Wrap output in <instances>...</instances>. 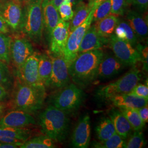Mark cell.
Listing matches in <instances>:
<instances>
[{
    "mask_svg": "<svg viewBox=\"0 0 148 148\" xmlns=\"http://www.w3.org/2000/svg\"><path fill=\"white\" fill-rule=\"evenodd\" d=\"M111 0H106L96 7L93 14V21H98L111 13Z\"/></svg>",
    "mask_w": 148,
    "mask_h": 148,
    "instance_id": "1f68e13d",
    "label": "cell"
},
{
    "mask_svg": "<svg viewBox=\"0 0 148 148\" xmlns=\"http://www.w3.org/2000/svg\"><path fill=\"white\" fill-rule=\"evenodd\" d=\"M129 93L148 99V85L138 84Z\"/></svg>",
    "mask_w": 148,
    "mask_h": 148,
    "instance_id": "8d00e7d4",
    "label": "cell"
},
{
    "mask_svg": "<svg viewBox=\"0 0 148 148\" xmlns=\"http://www.w3.org/2000/svg\"><path fill=\"white\" fill-rule=\"evenodd\" d=\"M90 120L88 115L79 119L72 135L71 145L76 148H88L90 140Z\"/></svg>",
    "mask_w": 148,
    "mask_h": 148,
    "instance_id": "5bb4252c",
    "label": "cell"
},
{
    "mask_svg": "<svg viewBox=\"0 0 148 148\" xmlns=\"http://www.w3.org/2000/svg\"><path fill=\"white\" fill-rule=\"evenodd\" d=\"M42 0H29L24 10L21 30L35 42H40L42 37L43 21Z\"/></svg>",
    "mask_w": 148,
    "mask_h": 148,
    "instance_id": "277c9868",
    "label": "cell"
},
{
    "mask_svg": "<svg viewBox=\"0 0 148 148\" xmlns=\"http://www.w3.org/2000/svg\"><path fill=\"white\" fill-rule=\"evenodd\" d=\"M73 5L70 2H63L58 9L60 19L64 21H71L74 16Z\"/></svg>",
    "mask_w": 148,
    "mask_h": 148,
    "instance_id": "e575fe53",
    "label": "cell"
},
{
    "mask_svg": "<svg viewBox=\"0 0 148 148\" xmlns=\"http://www.w3.org/2000/svg\"><path fill=\"white\" fill-rule=\"evenodd\" d=\"M32 43L26 38L17 36L12 40L11 58L16 69H19L27 58L34 53Z\"/></svg>",
    "mask_w": 148,
    "mask_h": 148,
    "instance_id": "7c38bea8",
    "label": "cell"
},
{
    "mask_svg": "<svg viewBox=\"0 0 148 148\" xmlns=\"http://www.w3.org/2000/svg\"><path fill=\"white\" fill-rule=\"evenodd\" d=\"M126 144V148H142L145 145V140L142 131H134Z\"/></svg>",
    "mask_w": 148,
    "mask_h": 148,
    "instance_id": "d6a6232c",
    "label": "cell"
},
{
    "mask_svg": "<svg viewBox=\"0 0 148 148\" xmlns=\"http://www.w3.org/2000/svg\"><path fill=\"white\" fill-rule=\"evenodd\" d=\"M96 7L94 5L92 7L87 19L81 25L69 33L63 53L64 58L68 66L79 54L80 43L86 32L91 26L93 21V14Z\"/></svg>",
    "mask_w": 148,
    "mask_h": 148,
    "instance_id": "52a82bcc",
    "label": "cell"
},
{
    "mask_svg": "<svg viewBox=\"0 0 148 148\" xmlns=\"http://www.w3.org/2000/svg\"><path fill=\"white\" fill-rule=\"evenodd\" d=\"M64 1V0H52L51 2L53 3V5L58 10L59 6L63 3Z\"/></svg>",
    "mask_w": 148,
    "mask_h": 148,
    "instance_id": "f6af8a7d",
    "label": "cell"
},
{
    "mask_svg": "<svg viewBox=\"0 0 148 148\" xmlns=\"http://www.w3.org/2000/svg\"><path fill=\"white\" fill-rule=\"evenodd\" d=\"M51 57L52 61V69L46 87L63 88L69 82L68 66L63 56H53Z\"/></svg>",
    "mask_w": 148,
    "mask_h": 148,
    "instance_id": "8fae6325",
    "label": "cell"
},
{
    "mask_svg": "<svg viewBox=\"0 0 148 148\" xmlns=\"http://www.w3.org/2000/svg\"><path fill=\"white\" fill-rule=\"evenodd\" d=\"M114 35L118 38L130 43L133 47L138 44L137 37L127 21L119 20Z\"/></svg>",
    "mask_w": 148,
    "mask_h": 148,
    "instance_id": "d4e9b609",
    "label": "cell"
},
{
    "mask_svg": "<svg viewBox=\"0 0 148 148\" xmlns=\"http://www.w3.org/2000/svg\"><path fill=\"white\" fill-rule=\"evenodd\" d=\"M32 132L25 128L0 127V142L15 144L19 146L30 137Z\"/></svg>",
    "mask_w": 148,
    "mask_h": 148,
    "instance_id": "e0dca14e",
    "label": "cell"
},
{
    "mask_svg": "<svg viewBox=\"0 0 148 148\" xmlns=\"http://www.w3.org/2000/svg\"><path fill=\"white\" fill-rule=\"evenodd\" d=\"M108 42V38L101 37L96 31L94 25L90 26L80 43L79 54L99 49Z\"/></svg>",
    "mask_w": 148,
    "mask_h": 148,
    "instance_id": "ac0fdd59",
    "label": "cell"
},
{
    "mask_svg": "<svg viewBox=\"0 0 148 148\" xmlns=\"http://www.w3.org/2000/svg\"><path fill=\"white\" fill-rule=\"evenodd\" d=\"M12 37L0 32V60L7 64L11 63V46Z\"/></svg>",
    "mask_w": 148,
    "mask_h": 148,
    "instance_id": "f546056e",
    "label": "cell"
},
{
    "mask_svg": "<svg viewBox=\"0 0 148 148\" xmlns=\"http://www.w3.org/2000/svg\"><path fill=\"white\" fill-rule=\"evenodd\" d=\"M56 147L52 138L46 135L40 136L27 139L20 145L21 148H53Z\"/></svg>",
    "mask_w": 148,
    "mask_h": 148,
    "instance_id": "83f0119b",
    "label": "cell"
},
{
    "mask_svg": "<svg viewBox=\"0 0 148 148\" xmlns=\"http://www.w3.org/2000/svg\"><path fill=\"white\" fill-rule=\"evenodd\" d=\"M42 11L43 25L50 37L52 32L58 24L60 17L58 10L53 5L51 1L42 0Z\"/></svg>",
    "mask_w": 148,
    "mask_h": 148,
    "instance_id": "44dd1931",
    "label": "cell"
},
{
    "mask_svg": "<svg viewBox=\"0 0 148 148\" xmlns=\"http://www.w3.org/2000/svg\"><path fill=\"white\" fill-rule=\"evenodd\" d=\"M135 48L137 49L140 53L141 57V62L143 63L144 69L145 70H148V46H142L140 44H137Z\"/></svg>",
    "mask_w": 148,
    "mask_h": 148,
    "instance_id": "74e56055",
    "label": "cell"
},
{
    "mask_svg": "<svg viewBox=\"0 0 148 148\" xmlns=\"http://www.w3.org/2000/svg\"><path fill=\"white\" fill-rule=\"evenodd\" d=\"M109 118L115 127L116 133L123 139H126L132 133V127L120 109H113L109 114Z\"/></svg>",
    "mask_w": 148,
    "mask_h": 148,
    "instance_id": "7402d4cb",
    "label": "cell"
},
{
    "mask_svg": "<svg viewBox=\"0 0 148 148\" xmlns=\"http://www.w3.org/2000/svg\"><path fill=\"white\" fill-rule=\"evenodd\" d=\"M136 110L139 115L141 119L145 123L148 121V106H144L142 108L136 109Z\"/></svg>",
    "mask_w": 148,
    "mask_h": 148,
    "instance_id": "ab89813d",
    "label": "cell"
},
{
    "mask_svg": "<svg viewBox=\"0 0 148 148\" xmlns=\"http://www.w3.org/2000/svg\"><path fill=\"white\" fill-rule=\"evenodd\" d=\"M35 123L31 114L19 109L8 112L0 118V127L25 128Z\"/></svg>",
    "mask_w": 148,
    "mask_h": 148,
    "instance_id": "9a60e30c",
    "label": "cell"
},
{
    "mask_svg": "<svg viewBox=\"0 0 148 148\" xmlns=\"http://www.w3.org/2000/svg\"><path fill=\"white\" fill-rule=\"evenodd\" d=\"M126 142L116 133L104 141L94 144L95 148H122L126 147Z\"/></svg>",
    "mask_w": 148,
    "mask_h": 148,
    "instance_id": "4dcf8cb0",
    "label": "cell"
},
{
    "mask_svg": "<svg viewBox=\"0 0 148 148\" xmlns=\"http://www.w3.org/2000/svg\"><path fill=\"white\" fill-rule=\"evenodd\" d=\"M125 66H126L115 56L104 54L98 66L96 79L111 78L121 73Z\"/></svg>",
    "mask_w": 148,
    "mask_h": 148,
    "instance_id": "2e32d148",
    "label": "cell"
},
{
    "mask_svg": "<svg viewBox=\"0 0 148 148\" xmlns=\"http://www.w3.org/2000/svg\"><path fill=\"white\" fill-rule=\"evenodd\" d=\"M70 22L60 19L52 32L50 49L54 56H63L64 51L69 37Z\"/></svg>",
    "mask_w": 148,
    "mask_h": 148,
    "instance_id": "4fadbf2b",
    "label": "cell"
},
{
    "mask_svg": "<svg viewBox=\"0 0 148 148\" xmlns=\"http://www.w3.org/2000/svg\"><path fill=\"white\" fill-rule=\"evenodd\" d=\"M45 98V87L32 86L19 81L16 86L13 103L16 109L32 114L42 108Z\"/></svg>",
    "mask_w": 148,
    "mask_h": 148,
    "instance_id": "3957f363",
    "label": "cell"
},
{
    "mask_svg": "<svg viewBox=\"0 0 148 148\" xmlns=\"http://www.w3.org/2000/svg\"><path fill=\"white\" fill-rule=\"evenodd\" d=\"M111 14L115 16H121L125 14L128 5L126 0H111Z\"/></svg>",
    "mask_w": 148,
    "mask_h": 148,
    "instance_id": "d590c367",
    "label": "cell"
},
{
    "mask_svg": "<svg viewBox=\"0 0 148 148\" xmlns=\"http://www.w3.org/2000/svg\"><path fill=\"white\" fill-rule=\"evenodd\" d=\"M12 84V78L7 64L0 60V85L8 90Z\"/></svg>",
    "mask_w": 148,
    "mask_h": 148,
    "instance_id": "836d02e7",
    "label": "cell"
},
{
    "mask_svg": "<svg viewBox=\"0 0 148 148\" xmlns=\"http://www.w3.org/2000/svg\"><path fill=\"white\" fill-rule=\"evenodd\" d=\"M19 148V146L15 144L12 143L0 142V148Z\"/></svg>",
    "mask_w": 148,
    "mask_h": 148,
    "instance_id": "7bdbcfd3",
    "label": "cell"
},
{
    "mask_svg": "<svg viewBox=\"0 0 148 148\" xmlns=\"http://www.w3.org/2000/svg\"><path fill=\"white\" fill-rule=\"evenodd\" d=\"M10 32V29L9 28L7 24H6L5 21L0 15V32L4 33V34H8Z\"/></svg>",
    "mask_w": 148,
    "mask_h": 148,
    "instance_id": "60d3db41",
    "label": "cell"
},
{
    "mask_svg": "<svg viewBox=\"0 0 148 148\" xmlns=\"http://www.w3.org/2000/svg\"><path fill=\"white\" fill-rule=\"evenodd\" d=\"M108 43L115 56L125 66H135L141 62V57L137 49L130 43L118 38L115 35L108 38Z\"/></svg>",
    "mask_w": 148,
    "mask_h": 148,
    "instance_id": "ba28073f",
    "label": "cell"
},
{
    "mask_svg": "<svg viewBox=\"0 0 148 148\" xmlns=\"http://www.w3.org/2000/svg\"><path fill=\"white\" fill-rule=\"evenodd\" d=\"M133 2L140 12L147 11L148 0H133Z\"/></svg>",
    "mask_w": 148,
    "mask_h": 148,
    "instance_id": "f35d334b",
    "label": "cell"
},
{
    "mask_svg": "<svg viewBox=\"0 0 148 148\" xmlns=\"http://www.w3.org/2000/svg\"><path fill=\"white\" fill-rule=\"evenodd\" d=\"M40 54L34 52L21 67L17 70L19 81L27 85L37 87H45L40 81L38 75V61Z\"/></svg>",
    "mask_w": 148,
    "mask_h": 148,
    "instance_id": "30bf717a",
    "label": "cell"
},
{
    "mask_svg": "<svg viewBox=\"0 0 148 148\" xmlns=\"http://www.w3.org/2000/svg\"><path fill=\"white\" fill-rule=\"evenodd\" d=\"M5 106L2 104H0V117L1 116L2 114H3V111H4V109H5Z\"/></svg>",
    "mask_w": 148,
    "mask_h": 148,
    "instance_id": "bcb514c9",
    "label": "cell"
},
{
    "mask_svg": "<svg viewBox=\"0 0 148 148\" xmlns=\"http://www.w3.org/2000/svg\"><path fill=\"white\" fill-rule=\"evenodd\" d=\"M119 21V19L117 16L110 14L101 20L95 21L94 27L98 34L101 37L109 38L113 35Z\"/></svg>",
    "mask_w": 148,
    "mask_h": 148,
    "instance_id": "603a6c76",
    "label": "cell"
},
{
    "mask_svg": "<svg viewBox=\"0 0 148 148\" xmlns=\"http://www.w3.org/2000/svg\"><path fill=\"white\" fill-rule=\"evenodd\" d=\"M103 55L100 49L79 53L68 66L69 76L74 83L85 87L95 81Z\"/></svg>",
    "mask_w": 148,
    "mask_h": 148,
    "instance_id": "6da1fadb",
    "label": "cell"
},
{
    "mask_svg": "<svg viewBox=\"0 0 148 148\" xmlns=\"http://www.w3.org/2000/svg\"><path fill=\"white\" fill-rule=\"evenodd\" d=\"M52 69L51 57L46 54H40L38 61V75L40 81L45 87L47 85Z\"/></svg>",
    "mask_w": 148,
    "mask_h": 148,
    "instance_id": "484cf974",
    "label": "cell"
},
{
    "mask_svg": "<svg viewBox=\"0 0 148 148\" xmlns=\"http://www.w3.org/2000/svg\"><path fill=\"white\" fill-rule=\"evenodd\" d=\"M126 19L138 39L143 40L148 36V22L142 14L134 11L127 12Z\"/></svg>",
    "mask_w": 148,
    "mask_h": 148,
    "instance_id": "ffe728a7",
    "label": "cell"
},
{
    "mask_svg": "<svg viewBox=\"0 0 148 148\" xmlns=\"http://www.w3.org/2000/svg\"><path fill=\"white\" fill-rule=\"evenodd\" d=\"M97 137L100 142L104 141L116 133L112 122L109 117H103L95 128Z\"/></svg>",
    "mask_w": 148,
    "mask_h": 148,
    "instance_id": "4316f807",
    "label": "cell"
},
{
    "mask_svg": "<svg viewBox=\"0 0 148 148\" xmlns=\"http://www.w3.org/2000/svg\"><path fill=\"white\" fill-rule=\"evenodd\" d=\"M74 16L70 23V32L73 31L75 28L81 25L87 19L92 7L81 1L74 7Z\"/></svg>",
    "mask_w": 148,
    "mask_h": 148,
    "instance_id": "cb8c5ba5",
    "label": "cell"
},
{
    "mask_svg": "<svg viewBox=\"0 0 148 148\" xmlns=\"http://www.w3.org/2000/svg\"><path fill=\"white\" fill-rule=\"evenodd\" d=\"M8 95V90H7L5 87L0 85V103L5 101L7 98Z\"/></svg>",
    "mask_w": 148,
    "mask_h": 148,
    "instance_id": "b9f144b4",
    "label": "cell"
},
{
    "mask_svg": "<svg viewBox=\"0 0 148 148\" xmlns=\"http://www.w3.org/2000/svg\"><path fill=\"white\" fill-rule=\"evenodd\" d=\"M112 104L120 108L137 109L148 106V99L133 95L131 93H125L112 96L109 99Z\"/></svg>",
    "mask_w": 148,
    "mask_h": 148,
    "instance_id": "d6986e66",
    "label": "cell"
},
{
    "mask_svg": "<svg viewBox=\"0 0 148 148\" xmlns=\"http://www.w3.org/2000/svg\"><path fill=\"white\" fill-rule=\"evenodd\" d=\"M126 1L128 5L132 3H133V0H126Z\"/></svg>",
    "mask_w": 148,
    "mask_h": 148,
    "instance_id": "c3c4849f",
    "label": "cell"
},
{
    "mask_svg": "<svg viewBox=\"0 0 148 148\" xmlns=\"http://www.w3.org/2000/svg\"><path fill=\"white\" fill-rule=\"evenodd\" d=\"M140 79L139 70L133 66V68L116 81L100 87L96 94L101 98L108 99L114 95L129 93Z\"/></svg>",
    "mask_w": 148,
    "mask_h": 148,
    "instance_id": "5b68a950",
    "label": "cell"
},
{
    "mask_svg": "<svg viewBox=\"0 0 148 148\" xmlns=\"http://www.w3.org/2000/svg\"><path fill=\"white\" fill-rule=\"evenodd\" d=\"M1 2H0V5H1Z\"/></svg>",
    "mask_w": 148,
    "mask_h": 148,
    "instance_id": "f907efd6",
    "label": "cell"
},
{
    "mask_svg": "<svg viewBox=\"0 0 148 148\" xmlns=\"http://www.w3.org/2000/svg\"><path fill=\"white\" fill-rule=\"evenodd\" d=\"M85 98L83 90L76 85L71 84L51 98V105L66 112L77 110Z\"/></svg>",
    "mask_w": 148,
    "mask_h": 148,
    "instance_id": "8992f818",
    "label": "cell"
},
{
    "mask_svg": "<svg viewBox=\"0 0 148 148\" xmlns=\"http://www.w3.org/2000/svg\"><path fill=\"white\" fill-rule=\"evenodd\" d=\"M119 109L127 119L133 131H142L145 123L142 121L136 109L120 108Z\"/></svg>",
    "mask_w": 148,
    "mask_h": 148,
    "instance_id": "f1b7e54d",
    "label": "cell"
},
{
    "mask_svg": "<svg viewBox=\"0 0 148 148\" xmlns=\"http://www.w3.org/2000/svg\"><path fill=\"white\" fill-rule=\"evenodd\" d=\"M106 0H88V5L91 7H93L94 5H98L101 2L104 1Z\"/></svg>",
    "mask_w": 148,
    "mask_h": 148,
    "instance_id": "ee69618b",
    "label": "cell"
},
{
    "mask_svg": "<svg viewBox=\"0 0 148 148\" xmlns=\"http://www.w3.org/2000/svg\"><path fill=\"white\" fill-rule=\"evenodd\" d=\"M16 1L18 2L19 3H27V2L29 1V0H15Z\"/></svg>",
    "mask_w": 148,
    "mask_h": 148,
    "instance_id": "7dc6e473",
    "label": "cell"
},
{
    "mask_svg": "<svg viewBox=\"0 0 148 148\" xmlns=\"http://www.w3.org/2000/svg\"><path fill=\"white\" fill-rule=\"evenodd\" d=\"M67 112L50 105L41 112L38 124L45 135L54 141L62 142L66 137L69 127Z\"/></svg>",
    "mask_w": 148,
    "mask_h": 148,
    "instance_id": "7a4b0ae2",
    "label": "cell"
},
{
    "mask_svg": "<svg viewBox=\"0 0 148 148\" xmlns=\"http://www.w3.org/2000/svg\"><path fill=\"white\" fill-rule=\"evenodd\" d=\"M45 1H52V0H45Z\"/></svg>",
    "mask_w": 148,
    "mask_h": 148,
    "instance_id": "681fc988",
    "label": "cell"
},
{
    "mask_svg": "<svg viewBox=\"0 0 148 148\" xmlns=\"http://www.w3.org/2000/svg\"><path fill=\"white\" fill-rule=\"evenodd\" d=\"M21 5L15 0H8L0 5V15L13 32L21 30L24 10Z\"/></svg>",
    "mask_w": 148,
    "mask_h": 148,
    "instance_id": "9c48e42d",
    "label": "cell"
}]
</instances>
